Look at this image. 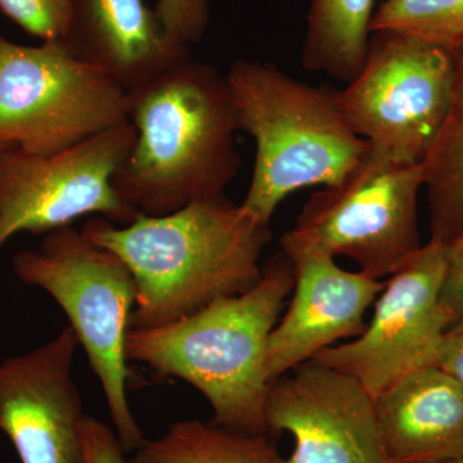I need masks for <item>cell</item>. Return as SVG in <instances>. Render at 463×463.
<instances>
[{
  "label": "cell",
  "mask_w": 463,
  "mask_h": 463,
  "mask_svg": "<svg viewBox=\"0 0 463 463\" xmlns=\"http://www.w3.org/2000/svg\"><path fill=\"white\" fill-rule=\"evenodd\" d=\"M128 94L136 142L112 176L125 205L160 216L225 194L241 167L225 75L190 58Z\"/></svg>",
  "instance_id": "cell-1"
},
{
  "label": "cell",
  "mask_w": 463,
  "mask_h": 463,
  "mask_svg": "<svg viewBox=\"0 0 463 463\" xmlns=\"http://www.w3.org/2000/svg\"><path fill=\"white\" fill-rule=\"evenodd\" d=\"M80 231L132 272L137 300L130 328L179 321L254 288L263 274L259 260L272 240L269 225L250 218L225 194L166 215L141 214L125 225L93 216Z\"/></svg>",
  "instance_id": "cell-2"
},
{
  "label": "cell",
  "mask_w": 463,
  "mask_h": 463,
  "mask_svg": "<svg viewBox=\"0 0 463 463\" xmlns=\"http://www.w3.org/2000/svg\"><path fill=\"white\" fill-rule=\"evenodd\" d=\"M295 285L292 261L270 259L254 288L213 301L192 315L152 328H130L128 361L199 390L213 423L243 434L269 435L265 405L270 383L268 340Z\"/></svg>",
  "instance_id": "cell-3"
},
{
  "label": "cell",
  "mask_w": 463,
  "mask_h": 463,
  "mask_svg": "<svg viewBox=\"0 0 463 463\" xmlns=\"http://www.w3.org/2000/svg\"><path fill=\"white\" fill-rule=\"evenodd\" d=\"M240 130L254 139L251 183L241 209L269 225L283 200L295 191L332 187L370 151L332 99L269 62L236 60L227 74Z\"/></svg>",
  "instance_id": "cell-4"
},
{
  "label": "cell",
  "mask_w": 463,
  "mask_h": 463,
  "mask_svg": "<svg viewBox=\"0 0 463 463\" xmlns=\"http://www.w3.org/2000/svg\"><path fill=\"white\" fill-rule=\"evenodd\" d=\"M12 268L21 282L44 289L65 312L99 381L121 446L136 452L146 439L127 389V339L137 300L129 268L72 225L44 234L36 249L17 252Z\"/></svg>",
  "instance_id": "cell-5"
},
{
  "label": "cell",
  "mask_w": 463,
  "mask_h": 463,
  "mask_svg": "<svg viewBox=\"0 0 463 463\" xmlns=\"http://www.w3.org/2000/svg\"><path fill=\"white\" fill-rule=\"evenodd\" d=\"M421 164H403L368 151L343 182L307 201L283 234V254L346 257L381 279L397 272L422 248L419 194Z\"/></svg>",
  "instance_id": "cell-6"
},
{
  "label": "cell",
  "mask_w": 463,
  "mask_h": 463,
  "mask_svg": "<svg viewBox=\"0 0 463 463\" xmlns=\"http://www.w3.org/2000/svg\"><path fill=\"white\" fill-rule=\"evenodd\" d=\"M128 123V90L62 43L0 36V147L50 155Z\"/></svg>",
  "instance_id": "cell-7"
},
{
  "label": "cell",
  "mask_w": 463,
  "mask_h": 463,
  "mask_svg": "<svg viewBox=\"0 0 463 463\" xmlns=\"http://www.w3.org/2000/svg\"><path fill=\"white\" fill-rule=\"evenodd\" d=\"M453 90L449 52L373 33L361 72L332 99L356 136L380 156L422 164L440 132Z\"/></svg>",
  "instance_id": "cell-8"
},
{
  "label": "cell",
  "mask_w": 463,
  "mask_h": 463,
  "mask_svg": "<svg viewBox=\"0 0 463 463\" xmlns=\"http://www.w3.org/2000/svg\"><path fill=\"white\" fill-rule=\"evenodd\" d=\"M136 137L128 123L54 154L0 152V250L21 232L47 234L85 215L132 223L141 214L120 200L112 176Z\"/></svg>",
  "instance_id": "cell-9"
},
{
  "label": "cell",
  "mask_w": 463,
  "mask_h": 463,
  "mask_svg": "<svg viewBox=\"0 0 463 463\" xmlns=\"http://www.w3.org/2000/svg\"><path fill=\"white\" fill-rule=\"evenodd\" d=\"M448 267L449 246L423 243L389 277L364 331L313 361L354 377L373 398L407 374L434 365L441 337L455 323L443 301Z\"/></svg>",
  "instance_id": "cell-10"
},
{
  "label": "cell",
  "mask_w": 463,
  "mask_h": 463,
  "mask_svg": "<svg viewBox=\"0 0 463 463\" xmlns=\"http://www.w3.org/2000/svg\"><path fill=\"white\" fill-rule=\"evenodd\" d=\"M265 422L268 434L294 438L288 463H389L373 395L354 377L313 359L272 383Z\"/></svg>",
  "instance_id": "cell-11"
},
{
  "label": "cell",
  "mask_w": 463,
  "mask_h": 463,
  "mask_svg": "<svg viewBox=\"0 0 463 463\" xmlns=\"http://www.w3.org/2000/svg\"><path fill=\"white\" fill-rule=\"evenodd\" d=\"M70 326L44 345L0 362V431L21 463H85L87 414L72 376Z\"/></svg>",
  "instance_id": "cell-12"
},
{
  "label": "cell",
  "mask_w": 463,
  "mask_h": 463,
  "mask_svg": "<svg viewBox=\"0 0 463 463\" xmlns=\"http://www.w3.org/2000/svg\"><path fill=\"white\" fill-rule=\"evenodd\" d=\"M288 258L294 265L295 285L288 310L268 340L270 383L337 341L359 336L365 328L368 307L385 286L361 270L343 269L327 255Z\"/></svg>",
  "instance_id": "cell-13"
},
{
  "label": "cell",
  "mask_w": 463,
  "mask_h": 463,
  "mask_svg": "<svg viewBox=\"0 0 463 463\" xmlns=\"http://www.w3.org/2000/svg\"><path fill=\"white\" fill-rule=\"evenodd\" d=\"M61 43L127 90L192 58L190 47L167 35L145 0H69Z\"/></svg>",
  "instance_id": "cell-14"
},
{
  "label": "cell",
  "mask_w": 463,
  "mask_h": 463,
  "mask_svg": "<svg viewBox=\"0 0 463 463\" xmlns=\"http://www.w3.org/2000/svg\"><path fill=\"white\" fill-rule=\"evenodd\" d=\"M389 463H446L463 457V386L437 365L374 398Z\"/></svg>",
  "instance_id": "cell-15"
},
{
  "label": "cell",
  "mask_w": 463,
  "mask_h": 463,
  "mask_svg": "<svg viewBox=\"0 0 463 463\" xmlns=\"http://www.w3.org/2000/svg\"><path fill=\"white\" fill-rule=\"evenodd\" d=\"M453 90L449 109L422 170L430 240L450 246L463 232V45L449 52Z\"/></svg>",
  "instance_id": "cell-16"
},
{
  "label": "cell",
  "mask_w": 463,
  "mask_h": 463,
  "mask_svg": "<svg viewBox=\"0 0 463 463\" xmlns=\"http://www.w3.org/2000/svg\"><path fill=\"white\" fill-rule=\"evenodd\" d=\"M374 0H312L301 63L307 71L350 83L368 53Z\"/></svg>",
  "instance_id": "cell-17"
},
{
  "label": "cell",
  "mask_w": 463,
  "mask_h": 463,
  "mask_svg": "<svg viewBox=\"0 0 463 463\" xmlns=\"http://www.w3.org/2000/svg\"><path fill=\"white\" fill-rule=\"evenodd\" d=\"M269 435L243 434L192 420L169 426L163 437L145 440L132 463H288Z\"/></svg>",
  "instance_id": "cell-18"
},
{
  "label": "cell",
  "mask_w": 463,
  "mask_h": 463,
  "mask_svg": "<svg viewBox=\"0 0 463 463\" xmlns=\"http://www.w3.org/2000/svg\"><path fill=\"white\" fill-rule=\"evenodd\" d=\"M371 32L456 50L463 45V0H385L373 14Z\"/></svg>",
  "instance_id": "cell-19"
},
{
  "label": "cell",
  "mask_w": 463,
  "mask_h": 463,
  "mask_svg": "<svg viewBox=\"0 0 463 463\" xmlns=\"http://www.w3.org/2000/svg\"><path fill=\"white\" fill-rule=\"evenodd\" d=\"M0 12L44 42H61L69 25V0H0Z\"/></svg>",
  "instance_id": "cell-20"
},
{
  "label": "cell",
  "mask_w": 463,
  "mask_h": 463,
  "mask_svg": "<svg viewBox=\"0 0 463 463\" xmlns=\"http://www.w3.org/2000/svg\"><path fill=\"white\" fill-rule=\"evenodd\" d=\"M155 12L167 35L190 47L209 25L210 0H158Z\"/></svg>",
  "instance_id": "cell-21"
},
{
  "label": "cell",
  "mask_w": 463,
  "mask_h": 463,
  "mask_svg": "<svg viewBox=\"0 0 463 463\" xmlns=\"http://www.w3.org/2000/svg\"><path fill=\"white\" fill-rule=\"evenodd\" d=\"M83 439L85 463H132L116 432L93 417L85 420Z\"/></svg>",
  "instance_id": "cell-22"
},
{
  "label": "cell",
  "mask_w": 463,
  "mask_h": 463,
  "mask_svg": "<svg viewBox=\"0 0 463 463\" xmlns=\"http://www.w3.org/2000/svg\"><path fill=\"white\" fill-rule=\"evenodd\" d=\"M434 365L463 386V318L444 332Z\"/></svg>",
  "instance_id": "cell-23"
},
{
  "label": "cell",
  "mask_w": 463,
  "mask_h": 463,
  "mask_svg": "<svg viewBox=\"0 0 463 463\" xmlns=\"http://www.w3.org/2000/svg\"><path fill=\"white\" fill-rule=\"evenodd\" d=\"M443 301L455 322L463 318V232L449 246V267Z\"/></svg>",
  "instance_id": "cell-24"
},
{
  "label": "cell",
  "mask_w": 463,
  "mask_h": 463,
  "mask_svg": "<svg viewBox=\"0 0 463 463\" xmlns=\"http://www.w3.org/2000/svg\"><path fill=\"white\" fill-rule=\"evenodd\" d=\"M446 463H463V457L461 458L453 459V461L446 462Z\"/></svg>",
  "instance_id": "cell-25"
},
{
  "label": "cell",
  "mask_w": 463,
  "mask_h": 463,
  "mask_svg": "<svg viewBox=\"0 0 463 463\" xmlns=\"http://www.w3.org/2000/svg\"><path fill=\"white\" fill-rule=\"evenodd\" d=\"M5 149H7V148H5V147H0V152H3V151H5Z\"/></svg>",
  "instance_id": "cell-26"
}]
</instances>
